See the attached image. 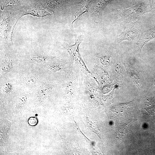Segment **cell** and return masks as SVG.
<instances>
[{
    "mask_svg": "<svg viewBox=\"0 0 155 155\" xmlns=\"http://www.w3.org/2000/svg\"><path fill=\"white\" fill-rule=\"evenodd\" d=\"M13 68V62L10 59L3 60L1 65V75H4Z\"/></svg>",
    "mask_w": 155,
    "mask_h": 155,
    "instance_id": "ba28073f",
    "label": "cell"
},
{
    "mask_svg": "<svg viewBox=\"0 0 155 155\" xmlns=\"http://www.w3.org/2000/svg\"><path fill=\"white\" fill-rule=\"evenodd\" d=\"M53 58L54 57L49 56L39 55L30 57L29 59L33 62L39 64H43Z\"/></svg>",
    "mask_w": 155,
    "mask_h": 155,
    "instance_id": "30bf717a",
    "label": "cell"
},
{
    "mask_svg": "<svg viewBox=\"0 0 155 155\" xmlns=\"http://www.w3.org/2000/svg\"><path fill=\"white\" fill-rule=\"evenodd\" d=\"M69 0H43L42 4L53 9H61L67 5Z\"/></svg>",
    "mask_w": 155,
    "mask_h": 155,
    "instance_id": "277c9868",
    "label": "cell"
},
{
    "mask_svg": "<svg viewBox=\"0 0 155 155\" xmlns=\"http://www.w3.org/2000/svg\"><path fill=\"white\" fill-rule=\"evenodd\" d=\"M27 100V97L25 95H22L19 98V102L21 104H24L26 102Z\"/></svg>",
    "mask_w": 155,
    "mask_h": 155,
    "instance_id": "e0dca14e",
    "label": "cell"
},
{
    "mask_svg": "<svg viewBox=\"0 0 155 155\" xmlns=\"http://www.w3.org/2000/svg\"><path fill=\"white\" fill-rule=\"evenodd\" d=\"M52 87V84L49 82H46L43 84L38 91V98L40 100L45 99L47 96L49 94Z\"/></svg>",
    "mask_w": 155,
    "mask_h": 155,
    "instance_id": "8992f818",
    "label": "cell"
},
{
    "mask_svg": "<svg viewBox=\"0 0 155 155\" xmlns=\"http://www.w3.org/2000/svg\"><path fill=\"white\" fill-rule=\"evenodd\" d=\"M29 124L31 126H35L38 123V120L36 117H31L28 120Z\"/></svg>",
    "mask_w": 155,
    "mask_h": 155,
    "instance_id": "9a60e30c",
    "label": "cell"
},
{
    "mask_svg": "<svg viewBox=\"0 0 155 155\" xmlns=\"http://www.w3.org/2000/svg\"><path fill=\"white\" fill-rule=\"evenodd\" d=\"M110 56L106 55L100 58V61L103 64H106L108 63L110 61Z\"/></svg>",
    "mask_w": 155,
    "mask_h": 155,
    "instance_id": "2e32d148",
    "label": "cell"
},
{
    "mask_svg": "<svg viewBox=\"0 0 155 155\" xmlns=\"http://www.w3.org/2000/svg\"><path fill=\"white\" fill-rule=\"evenodd\" d=\"M153 83L155 84V72L154 74V75L153 76Z\"/></svg>",
    "mask_w": 155,
    "mask_h": 155,
    "instance_id": "ac0fdd59",
    "label": "cell"
},
{
    "mask_svg": "<svg viewBox=\"0 0 155 155\" xmlns=\"http://www.w3.org/2000/svg\"><path fill=\"white\" fill-rule=\"evenodd\" d=\"M63 65L61 63H53L49 64L47 68L53 72H57L62 70Z\"/></svg>",
    "mask_w": 155,
    "mask_h": 155,
    "instance_id": "7c38bea8",
    "label": "cell"
},
{
    "mask_svg": "<svg viewBox=\"0 0 155 155\" xmlns=\"http://www.w3.org/2000/svg\"><path fill=\"white\" fill-rule=\"evenodd\" d=\"M155 38V27L148 30L144 31L142 35L140 51L147 42Z\"/></svg>",
    "mask_w": 155,
    "mask_h": 155,
    "instance_id": "5b68a950",
    "label": "cell"
},
{
    "mask_svg": "<svg viewBox=\"0 0 155 155\" xmlns=\"http://www.w3.org/2000/svg\"><path fill=\"white\" fill-rule=\"evenodd\" d=\"M24 80L27 84L34 85L37 83L38 79L35 75H31L25 76L24 78Z\"/></svg>",
    "mask_w": 155,
    "mask_h": 155,
    "instance_id": "4fadbf2b",
    "label": "cell"
},
{
    "mask_svg": "<svg viewBox=\"0 0 155 155\" xmlns=\"http://www.w3.org/2000/svg\"><path fill=\"white\" fill-rule=\"evenodd\" d=\"M12 88V85L9 83H7L2 87V92L3 93L7 94L10 92Z\"/></svg>",
    "mask_w": 155,
    "mask_h": 155,
    "instance_id": "5bb4252c",
    "label": "cell"
},
{
    "mask_svg": "<svg viewBox=\"0 0 155 155\" xmlns=\"http://www.w3.org/2000/svg\"><path fill=\"white\" fill-rule=\"evenodd\" d=\"M116 0H94L89 3L91 14L98 18L101 15L103 10L112 2Z\"/></svg>",
    "mask_w": 155,
    "mask_h": 155,
    "instance_id": "3957f363",
    "label": "cell"
},
{
    "mask_svg": "<svg viewBox=\"0 0 155 155\" xmlns=\"http://www.w3.org/2000/svg\"><path fill=\"white\" fill-rule=\"evenodd\" d=\"M24 0H5L2 3L3 7H15L21 4Z\"/></svg>",
    "mask_w": 155,
    "mask_h": 155,
    "instance_id": "8fae6325",
    "label": "cell"
},
{
    "mask_svg": "<svg viewBox=\"0 0 155 155\" xmlns=\"http://www.w3.org/2000/svg\"><path fill=\"white\" fill-rule=\"evenodd\" d=\"M154 8L151 0H146L129 8L119 10L117 13L119 17L126 22L135 21L140 16L150 12Z\"/></svg>",
    "mask_w": 155,
    "mask_h": 155,
    "instance_id": "6da1fadb",
    "label": "cell"
},
{
    "mask_svg": "<svg viewBox=\"0 0 155 155\" xmlns=\"http://www.w3.org/2000/svg\"><path fill=\"white\" fill-rule=\"evenodd\" d=\"M89 4V3L87 1H84L78 7L75 14L74 20L71 23L72 27H73V24L75 21L78 20L85 12L88 11Z\"/></svg>",
    "mask_w": 155,
    "mask_h": 155,
    "instance_id": "52a82bcc",
    "label": "cell"
},
{
    "mask_svg": "<svg viewBox=\"0 0 155 155\" xmlns=\"http://www.w3.org/2000/svg\"><path fill=\"white\" fill-rule=\"evenodd\" d=\"M140 29L136 22L131 23L124 29L117 38L120 43L124 40H133L139 35Z\"/></svg>",
    "mask_w": 155,
    "mask_h": 155,
    "instance_id": "7a4b0ae2",
    "label": "cell"
},
{
    "mask_svg": "<svg viewBox=\"0 0 155 155\" xmlns=\"http://www.w3.org/2000/svg\"><path fill=\"white\" fill-rule=\"evenodd\" d=\"M145 104V109L149 114L152 115L155 114V104L152 98L146 99Z\"/></svg>",
    "mask_w": 155,
    "mask_h": 155,
    "instance_id": "9c48e42d",
    "label": "cell"
},
{
    "mask_svg": "<svg viewBox=\"0 0 155 155\" xmlns=\"http://www.w3.org/2000/svg\"><path fill=\"white\" fill-rule=\"evenodd\" d=\"M154 8H155V0H154Z\"/></svg>",
    "mask_w": 155,
    "mask_h": 155,
    "instance_id": "d6986e66",
    "label": "cell"
}]
</instances>
